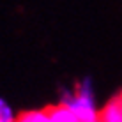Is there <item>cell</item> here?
Here are the masks:
<instances>
[{
	"instance_id": "cell-1",
	"label": "cell",
	"mask_w": 122,
	"mask_h": 122,
	"mask_svg": "<svg viewBox=\"0 0 122 122\" xmlns=\"http://www.w3.org/2000/svg\"><path fill=\"white\" fill-rule=\"evenodd\" d=\"M60 103L67 104L80 122H99V110L96 89L90 78L80 80L73 89H66L60 94Z\"/></svg>"
},
{
	"instance_id": "cell-2",
	"label": "cell",
	"mask_w": 122,
	"mask_h": 122,
	"mask_svg": "<svg viewBox=\"0 0 122 122\" xmlns=\"http://www.w3.org/2000/svg\"><path fill=\"white\" fill-rule=\"evenodd\" d=\"M99 122H122V90L99 110Z\"/></svg>"
},
{
	"instance_id": "cell-3",
	"label": "cell",
	"mask_w": 122,
	"mask_h": 122,
	"mask_svg": "<svg viewBox=\"0 0 122 122\" xmlns=\"http://www.w3.org/2000/svg\"><path fill=\"white\" fill-rule=\"evenodd\" d=\"M48 112H50L51 122H80L78 117L74 115V112L67 104L60 103V101L57 104H53V106H48Z\"/></svg>"
},
{
	"instance_id": "cell-4",
	"label": "cell",
	"mask_w": 122,
	"mask_h": 122,
	"mask_svg": "<svg viewBox=\"0 0 122 122\" xmlns=\"http://www.w3.org/2000/svg\"><path fill=\"white\" fill-rule=\"evenodd\" d=\"M16 122H51V119L48 108H41V110H28L20 113Z\"/></svg>"
},
{
	"instance_id": "cell-5",
	"label": "cell",
	"mask_w": 122,
	"mask_h": 122,
	"mask_svg": "<svg viewBox=\"0 0 122 122\" xmlns=\"http://www.w3.org/2000/svg\"><path fill=\"white\" fill-rule=\"evenodd\" d=\"M16 120H18V115H16L14 108L4 97H0V122H16Z\"/></svg>"
}]
</instances>
